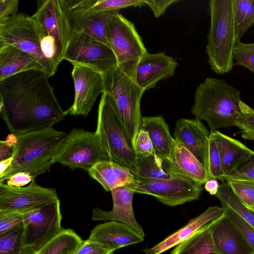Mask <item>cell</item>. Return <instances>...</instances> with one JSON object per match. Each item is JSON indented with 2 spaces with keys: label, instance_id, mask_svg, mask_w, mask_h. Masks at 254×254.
Segmentation results:
<instances>
[{
  "label": "cell",
  "instance_id": "obj_14",
  "mask_svg": "<svg viewBox=\"0 0 254 254\" xmlns=\"http://www.w3.org/2000/svg\"><path fill=\"white\" fill-rule=\"evenodd\" d=\"M31 17L42 30L55 41L61 58L70 39L72 28L63 0H39Z\"/></svg>",
  "mask_w": 254,
  "mask_h": 254
},
{
  "label": "cell",
  "instance_id": "obj_38",
  "mask_svg": "<svg viewBox=\"0 0 254 254\" xmlns=\"http://www.w3.org/2000/svg\"><path fill=\"white\" fill-rule=\"evenodd\" d=\"M208 171L211 178L224 182L219 151L210 133L208 142Z\"/></svg>",
  "mask_w": 254,
  "mask_h": 254
},
{
  "label": "cell",
  "instance_id": "obj_36",
  "mask_svg": "<svg viewBox=\"0 0 254 254\" xmlns=\"http://www.w3.org/2000/svg\"><path fill=\"white\" fill-rule=\"evenodd\" d=\"M234 64L242 66L254 73V43L246 44L236 40L233 50Z\"/></svg>",
  "mask_w": 254,
  "mask_h": 254
},
{
  "label": "cell",
  "instance_id": "obj_16",
  "mask_svg": "<svg viewBox=\"0 0 254 254\" xmlns=\"http://www.w3.org/2000/svg\"><path fill=\"white\" fill-rule=\"evenodd\" d=\"M178 66V62L164 52H147L138 62L134 81L145 90L153 88L160 80L173 76Z\"/></svg>",
  "mask_w": 254,
  "mask_h": 254
},
{
  "label": "cell",
  "instance_id": "obj_2",
  "mask_svg": "<svg viewBox=\"0 0 254 254\" xmlns=\"http://www.w3.org/2000/svg\"><path fill=\"white\" fill-rule=\"evenodd\" d=\"M241 92L225 80L208 77L196 88L191 111L207 122L210 132L235 126L241 117Z\"/></svg>",
  "mask_w": 254,
  "mask_h": 254
},
{
  "label": "cell",
  "instance_id": "obj_12",
  "mask_svg": "<svg viewBox=\"0 0 254 254\" xmlns=\"http://www.w3.org/2000/svg\"><path fill=\"white\" fill-rule=\"evenodd\" d=\"M60 199L24 214V245L38 251L63 229Z\"/></svg>",
  "mask_w": 254,
  "mask_h": 254
},
{
  "label": "cell",
  "instance_id": "obj_3",
  "mask_svg": "<svg viewBox=\"0 0 254 254\" xmlns=\"http://www.w3.org/2000/svg\"><path fill=\"white\" fill-rule=\"evenodd\" d=\"M68 133L53 127L18 136L12 154L14 159L6 171L0 176V183H4L18 172L29 173L33 179L48 171L52 160Z\"/></svg>",
  "mask_w": 254,
  "mask_h": 254
},
{
  "label": "cell",
  "instance_id": "obj_18",
  "mask_svg": "<svg viewBox=\"0 0 254 254\" xmlns=\"http://www.w3.org/2000/svg\"><path fill=\"white\" fill-rule=\"evenodd\" d=\"M214 245L220 254H253L254 251L236 225L223 213L210 222Z\"/></svg>",
  "mask_w": 254,
  "mask_h": 254
},
{
  "label": "cell",
  "instance_id": "obj_34",
  "mask_svg": "<svg viewBox=\"0 0 254 254\" xmlns=\"http://www.w3.org/2000/svg\"><path fill=\"white\" fill-rule=\"evenodd\" d=\"M24 248V226L0 234V254H20Z\"/></svg>",
  "mask_w": 254,
  "mask_h": 254
},
{
  "label": "cell",
  "instance_id": "obj_9",
  "mask_svg": "<svg viewBox=\"0 0 254 254\" xmlns=\"http://www.w3.org/2000/svg\"><path fill=\"white\" fill-rule=\"evenodd\" d=\"M108 39L118 66L134 80L138 62L147 51L133 23L117 13L109 22Z\"/></svg>",
  "mask_w": 254,
  "mask_h": 254
},
{
  "label": "cell",
  "instance_id": "obj_5",
  "mask_svg": "<svg viewBox=\"0 0 254 254\" xmlns=\"http://www.w3.org/2000/svg\"><path fill=\"white\" fill-rule=\"evenodd\" d=\"M112 161L133 172L137 156L120 118L115 102L107 92L101 95L95 132Z\"/></svg>",
  "mask_w": 254,
  "mask_h": 254
},
{
  "label": "cell",
  "instance_id": "obj_17",
  "mask_svg": "<svg viewBox=\"0 0 254 254\" xmlns=\"http://www.w3.org/2000/svg\"><path fill=\"white\" fill-rule=\"evenodd\" d=\"M209 131L200 120L181 118L174 132L175 141L182 143L208 170Z\"/></svg>",
  "mask_w": 254,
  "mask_h": 254
},
{
  "label": "cell",
  "instance_id": "obj_24",
  "mask_svg": "<svg viewBox=\"0 0 254 254\" xmlns=\"http://www.w3.org/2000/svg\"><path fill=\"white\" fill-rule=\"evenodd\" d=\"M30 70L44 71L39 63L29 54L10 45H0V81Z\"/></svg>",
  "mask_w": 254,
  "mask_h": 254
},
{
  "label": "cell",
  "instance_id": "obj_23",
  "mask_svg": "<svg viewBox=\"0 0 254 254\" xmlns=\"http://www.w3.org/2000/svg\"><path fill=\"white\" fill-rule=\"evenodd\" d=\"M87 172L106 191H111L119 187L131 185L137 180L131 170L112 161L98 162Z\"/></svg>",
  "mask_w": 254,
  "mask_h": 254
},
{
  "label": "cell",
  "instance_id": "obj_51",
  "mask_svg": "<svg viewBox=\"0 0 254 254\" xmlns=\"http://www.w3.org/2000/svg\"></svg>",
  "mask_w": 254,
  "mask_h": 254
},
{
  "label": "cell",
  "instance_id": "obj_25",
  "mask_svg": "<svg viewBox=\"0 0 254 254\" xmlns=\"http://www.w3.org/2000/svg\"><path fill=\"white\" fill-rule=\"evenodd\" d=\"M141 128L148 132L155 153L171 163L176 141L163 116L142 117Z\"/></svg>",
  "mask_w": 254,
  "mask_h": 254
},
{
  "label": "cell",
  "instance_id": "obj_49",
  "mask_svg": "<svg viewBox=\"0 0 254 254\" xmlns=\"http://www.w3.org/2000/svg\"><path fill=\"white\" fill-rule=\"evenodd\" d=\"M14 159V155L12 154L9 158L0 161V176L2 175L11 165Z\"/></svg>",
  "mask_w": 254,
  "mask_h": 254
},
{
  "label": "cell",
  "instance_id": "obj_30",
  "mask_svg": "<svg viewBox=\"0 0 254 254\" xmlns=\"http://www.w3.org/2000/svg\"><path fill=\"white\" fill-rule=\"evenodd\" d=\"M82 242L73 230L63 228L37 253L38 254H74Z\"/></svg>",
  "mask_w": 254,
  "mask_h": 254
},
{
  "label": "cell",
  "instance_id": "obj_50",
  "mask_svg": "<svg viewBox=\"0 0 254 254\" xmlns=\"http://www.w3.org/2000/svg\"></svg>",
  "mask_w": 254,
  "mask_h": 254
},
{
  "label": "cell",
  "instance_id": "obj_44",
  "mask_svg": "<svg viewBox=\"0 0 254 254\" xmlns=\"http://www.w3.org/2000/svg\"><path fill=\"white\" fill-rule=\"evenodd\" d=\"M178 1V0H143L144 4L150 7L155 17L157 18L163 15L169 6Z\"/></svg>",
  "mask_w": 254,
  "mask_h": 254
},
{
  "label": "cell",
  "instance_id": "obj_6",
  "mask_svg": "<svg viewBox=\"0 0 254 254\" xmlns=\"http://www.w3.org/2000/svg\"><path fill=\"white\" fill-rule=\"evenodd\" d=\"M103 76L105 91L113 98L123 124L134 144L136 135L141 128L140 101L146 90L118 66Z\"/></svg>",
  "mask_w": 254,
  "mask_h": 254
},
{
  "label": "cell",
  "instance_id": "obj_39",
  "mask_svg": "<svg viewBox=\"0 0 254 254\" xmlns=\"http://www.w3.org/2000/svg\"><path fill=\"white\" fill-rule=\"evenodd\" d=\"M241 117L235 126L240 128L243 138L254 140V109L243 101L240 103Z\"/></svg>",
  "mask_w": 254,
  "mask_h": 254
},
{
  "label": "cell",
  "instance_id": "obj_46",
  "mask_svg": "<svg viewBox=\"0 0 254 254\" xmlns=\"http://www.w3.org/2000/svg\"><path fill=\"white\" fill-rule=\"evenodd\" d=\"M18 0H0V20L17 14Z\"/></svg>",
  "mask_w": 254,
  "mask_h": 254
},
{
  "label": "cell",
  "instance_id": "obj_35",
  "mask_svg": "<svg viewBox=\"0 0 254 254\" xmlns=\"http://www.w3.org/2000/svg\"><path fill=\"white\" fill-rule=\"evenodd\" d=\"M226 182L241 203L254 213V183L239 181Z\"/></svg>",
  "mask_w": 254,
  "mask_h": 254
},
{
  "label": "cell",
  "instance_id": "obj_40",
  "mask_svg": "<svg viewBox=\"0 0 254 254\" xmlns=\"http://www.w3.org/2000/svg\"><path fill=\"white\" fill-rule=\"evenodd\" d=\"M225 214L238 228L254 251V228L240 215L227 206H222Z\"/></svg>",
  "mask_w": 254,
  "mask_h": 254
},
{
  "label": "cell",
  "instance_id": "obj_4",
  "mask_svg": "<svg viewBox=\"0 0 254 254\" xmlns=\"http://www.w3.org/2000/svg\"><path fill=\"white\" fill-rule=\"evenodd\" d=\"M210 18L206 53L210 68L216 73L231 71L236 40L233 0H210Z\"/></svg>",
  "mask_w": 254,
  "mask_h": 254
},
{
  "label": "cell",
  "instance_id": "obj_27",
  "mask_svg": "<svg viewBox=\"0 0 254 254\" xmlns=\"http://www.w3.org/2000/svg\"><path fill=\"white\" fill-rule=\"evenodd\" d=\"M171 163L180 174L202 185L211 178L207 169L180 142L176 141Z\"/></svg>",
  "mask_w": 254,
  "mask_h": 254
},
{
  "label": "cell",
  "instance_id": "obj_13",
  "mask_svg": "<svg viewBox=\"0 0 254 254\" xmlns=\"http://www.w3.org/2000/svg\"><path fill=\"white\" fill-rule=\"evenodd\" d=\"M59 199L55 189L43 187L35 179L20 188L0 183V213L26 212Z\"/></svg>",
  "mask_w": 254,
  "mask_h": 254
},
{
  "label": "cell",
  "instance_id": "obj_19",
  "mask_svg": "<svg viewBox=\"0 0 254 254\" xmlns=\"http://www.w3.org/2000/svg\"><path fill=\"white\" fill-rule=\"evenodd\" d=\"M111 192L113 203L112 209L110 211H105L98 207L95 208L92 211V220L122 222L132 227L144 237V231L134 215L132 199L135 190L133 184L116 188Z\"/></svg>",
  "mask_w": 254,
  "mask_h": 254
},
{
  "label": "cell",
  "instance_id": "obj_15",
  "mask_svg": "<svg viewBox=\"0 0 254 254\" xmlns=\"http://www.w3.org/2000/svg\"><path fill=\"white\" fill-rule=\"evenodd\" d=\"M71 76L74 83V100L65 113L87 116L99 94L105 91L103 75L87 67L73 65Z\"/></svg>",
  "mask_w": 254,
  "mask_h": 254
},
{
  "label": "cell",
  "instance_id": "obj_21",
  "mask_svg": "<svg viewBox=\"0 0 254 254\" xmlns=\"http://www.w3.org/2000/svg\"><path fill=\"white\" fill-rule=\"evenodd\" d=\"M223 213L222 207H209L205 211L190 219L181 229L170 235L156 245L143 250L145 254H161L183 242L195 232Z\"/></svg>",
  "mask_w": 254,
  "mask_h": 254
},
{
  "label": "cell",
  "instance_id": "obj_32",
  "mask_svg": "<svg viewBox=\"0 0 254 254\" xmlns=\"http://www.w3.org/2000/svg\"><path fill=\"white\" fill-rule=\"evenodd\" d=\"M235 35L240 40L254 24V0H233Z\"/></svg>",
  "mask_w": 254,
  "mask_h": 254
},
{
  "label": "cell",
  "instance_id": "obj_8",
  "mask_svg": "<svg viewBox=\"0 0 254 254\" xmlns=\"http://www.w3.org/2000/svg\"><path fill=\"white\" fill-rule=\"evenodd\" d=\"M102 161H112L95 132L73 128L68 133L52 163L87 171L96 163Z\"/></svg>",
  "mask_w": 254,
  "mask_h": 254
},
{
  "label": "cell",
  "instance_id": "obj_26",
  "mask_svg": "<svg viewBox=\"0 0 254 254\" xmlns=\"http://www.w3.org/2000/svg\"><path fill=\"white\" fill-rule=\"evenodd\" d=\"M210 133L213 136L219 151L224 178L247 159L253 151L239 140L219 130Z\"/></svg>",
  "mask_w": 254,
  "mask_h": 254
},
{
  "label": "cell",
  "instance_id": "obj_42",
  "mask_svg": "<svg viewBox=\"0 0 254 254\" xmlns=\"http://www.w3.org/2000/svg\"><path fill=\"white\" fill-rule=\"evenodd\" d=\"M24 213L17 211L0 213V234L16 227L24 226Z\"/></svg>",
  "mask_w": 254,
  "mask_h": 254
},
{
  "label": "cell",
  "instance_id": "obj_37",
  "mask_svg": "<svg viewBox=\"0 0 254 254\" xmlns=\"http://www.w3.org/2000/svg\"><path fill=\"white\" fill-rule=\"evenodd\" d=\"M224 181H239L254 183V151L224 177Z\"/></svg>",
  "mask_w": 254,
  "mask_h": 254
},
{
  "label": "cell",
  "instance_id": "obj_28",
  "mask_svg": "<svg viewBox=\"0 0 254 254\" xmlns=\"http://www.w3.org/2000/svg\"><path fill=\"white\" fill-rule=\"evenodd\" d=\"M133 173L138 177L158 180L182 176L170 162L155 153L146 157H138Z\"/></svg>",
  "mask_w": 254,
  "mask_h": 254
},
{
  "label": "cell",
  "instance_id": "obj_11",
  "mask_svg": "<svg viewBox=\"0 0 254 254\" xmlns=\"http://www.w3.org/2000/svg\"><path fill=\"white\" fill-rule=\"evenodd\" d=\"M136 178L135 193L152 195L170 206L197 200L203 190L202 184L183 176L165 180Z\"/></svg>",
  "mask_w": 254,
  "mask_h": 254
},
{
  "label": "cell",
  "instance_id": "obj_33",
  "mask_svg": "<svg viewBox=\"0 0 254 254\" xmlns=\"http://www.w3.org/2000/svg\"><path fill=\"white\" fill-rule=\"evenodd\" d=\"M215 196L220 201L222 206L230 207L254 228V213L241 203L226 182L220 185Z\"/></svg>",
  "mask_w": 254,
  "mask_h": 254
},
{
  "label": "cell",
  "instance_id": "obj_7",
  "mask_svg": "<svg viewBox=\"0 0 254 254\" xmlns=\"http://www.w3.org/2000/svg\"><path fill=\"white\" fill-rule=\"evenodd\" d=\"M46 35L31 16L24 13L0 20V45H10L29 54L51 77L56 70L43 54L42 40Z\"/></svg>",
  "mask_w": 254,
  "mask_h": 254
},
{
  "label": "cell",
  "instance_id": "obj_10",
  "mask_svg": "<svg viewBox=\"0 0 254 254\" xmlns=\"http://www.w3.org/2000/svg\"><path fill=\"white\" fill-rule=\"evenodd\" d=\"M64 60L73 65L93 69L103 75L118 66L116 56L107 45L82 30L72 29Z\"/></svg>",
  "mask_w": 254,
  "mask_h": 254
},
{
  "label": "cell",
  "instance_id": "obj_47",
  "mask_svg": "<svg viewBox=\"0 0 254 254\" xmlns=\"http://www.w3.org/2000/svg\"><path fill=\"white\" fill-rule=\"evenodd\" d=\"M32 177L28 173L20 172L14 174L6 181L8 186L20 188L25 187L33 180Z\"/></svg>",
  "mask_w": 254,
  "mask_h": 254
},
{
  "label": "cell",
  "instance_id": "obj_41",
  "mask_svg": "<svg viewBox=\"0 0 254 254\" xmlns=\"http://www.w3.org/2000/svg\"><path fill=\"white\" fill-rule=\"evenodd\" d=\"M133 145L137 157H146L155 153L149 134L143 128H141L138 131Z\"/></svg>",
  "mask_w": 254,
  "mask_h": 254
},
{
  "label": "cell",
  "instance_id": "obj_29",
  "mask_svg": "<svg viewBox=\"0 0 254 254\" xmlns=\"http://www.w3.org/2000/svg\"><path fill=\"white\" fill-rule=\"evenodd\" d=\"M210 222L176 246L170 254H220L213 242Z\"/></svg>",
  "mask_w": 254,
  "mask_h": 254
},
{
  "label": "cell",
  "instance_id": "obj_31",
  "mask_svg": "<svg viewBox=\"0 0 254 254\" xmlns=\"http://www.w3.org/2000/svg\"><path fill=\"white\" fill-rule=\"evenodd\" d=\"M144 5L141 0H79L76 8L83 13H94L120 10L129 6L141 7Z\"/></svg>",
  "mask_w": 254,
  "mask_h": 254
},
{
  "label": "cell",
  "instance_id": "obj_48",
  "mask_svg": "<svg viewBox=\"0 0 254 254\" xmlns=\"http://www.w3.org/2000/svg\"><path fill=\"white\" fill-rule=\"evenodd\" d=\"M219 186L217 180L211 178L204 184V189L211 195H215Z\"/></svg>",
  "mask_w": 254,
  "mask_h": 254
},
{
  "label": "cell",
  "instance_id": "obj_22",
  "mask_svg": "<svg viewBox=\"0 0 254 254\" xmlns=\"http://www.w3.org/2000/svg\"><path fill=\"white\" fill-rule=\"evenodd\" d=\"M66 9L72 29L83 31L109 45L108 39L109 23L112 18L119 13L120 10L89 13Z\"/></svg>",
  "mask_w": 254,
  "mask_h": 254
},
{
  "label": "cell",
  "instance_id": "obj_1",
  "mask_svg": "<svg viewBox=\"0 0 254 254\" xmlns=\"http://www.w3.org/2000/svg\"><path fill=\"white\" fill-rule=\"evenodd\" d=\"M50 77L43 71L30 70L0 81V115L11 133L49 128L65 119Z\"/></svg>",
  "mask_w": 254,
  "mask_h": 254
},
{
  "label": "cell",
  "instance_id": "obj_20",
  "mask_svg": "<svg viewBox=\"0 0 254 254\" xmlns=\"http://www.w3.org/2000/svg\"><path fill=\"white\" fill-rule=\"evenodd\" d=\"M88 239L116 251L140 243L144 240V237L129 225L111 220L97 225L91 231Z\"/></svg>",
  "mask_w": 254,
  "mask_h": 254
},
{
  "label": "cell",
  "instance_id": "obj_43",
  "mask_svg": "<svg viewBox=\"0 0 254 254\" xmlns=\"http://www.w3.org/2000/svg\"><path fill=\"white\" fill-rule=\"evenodd\" d=\"M115 251L88 239L83 241L74 254H113Z\"/></svg>",
  "mask_w": 254,
  "mask_h": 254
},
{
  "label": "cell",
  "instance_id": "obj_45",
  "mask_svg": "<svg viewBox=\"0 0 254 254\" xmlns=\"http://www.w3.org/2000/svg\"><path fill=\"white\" fill-rule=\"evenodd\" d=\"M17 140V136L11 133L5 140L0 141V161L11 156Z\"/></svg>",
  "mask_w": 254,
  "mask_h": 254
}]
</instances>
